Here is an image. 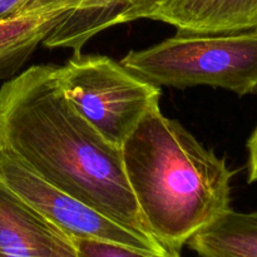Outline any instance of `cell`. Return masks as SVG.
<instances>
[{"mask_svg": "<svg viewBox=\"0 0 257 257\" xmlns=\"http://www.w3.org/2000/svg\"><path fill=\"white\" fill-rule=\"evenodd\" d=\"M55 74L54 64L32 65L0 87V150L109 220L153 237L125 177L122 150L74 109Z\"/></svg>", "mask_w": 257, "mask_h": 257, "instance_id": "cell-1", "label": "cell"}, {"mask_svg": "<svg viewBox=\"0 0 257 257\" xmlns=\"http://www.w3.org/2000/svg\"><path fill=\"white\" fill-rule=\"evenodd\" d=\"M123 167L151 235L170 251L231 208V170L178 120L148 110L123 142Z\"/></svg>", "mask_w": 257, "mask_h": 257, "instance_id": "cell-2", "label": "cell"}, {"mask_svg": "<svg viewBox=\"0 0 257 257\" xmlns=\"http://www.w3.org/2000/svg\"><path fill=\"white\" fill-rule=\"evenodd\" d=\"M120 64L156 85H210L240 97L257 93V30L230 34H181L142 50Z\"/></svg>", "mask_w": 257, "mask_h": 257, "instance_id": "cell-3", "label": "cell"}, {"mask_svg": "<svg viewBox=\"0 0 257 257\" xmlns=\"http://www.w3.org/2000/svg\"><path fill=\"white\" fill-rule=\"evenodd\" d=\"M57 83L74 109L117 147L162 94L156 85L128 70L107 55L75 52L57 65Z\"/></svg>", "mask_w": 257, "mask_h": 257, "instance_id": "cell-4", "label": "cell"}, {"mask_svg": "<svg viewBox=\"0 0 257 257\" xmlns=\"http://www.w3.org/2000/svg\"><path fill=\"white\" fill-rule=\"evenodd\" d=\"M0 182L73 241L80 238L105 241L152 253L170 251L156 238L123 227L82 201L54 187L3 150H0Z\"/></svg>", "mask_w": 257, "mask_h": 257, "instance_id": "cell-5", "label": "cell"}, {"mask_svg": "<svg viewBox=\"0 0 257 257\" xmlns=\"http://www.w3.org/2000/svg\"><path fill=\"white\" fill-rule=\"evenodd\" d=\"M0 257H78L75 242L0 182Z\"/></svg>", "mask_w": 257, "mask_h": 257, "instance_id": "cell-6", "label": "cell"}, {"mask_svg": "<svg viewBox=\"0 0 257 257\" xmlns=\"http://www.w3.org/2000/svg\"><path fill=\"white\" fill-rule=\"evenodd\" d=\"M147 19L181 34H230L257 30V0H160Z\"/></svg>", "mask_w": 257, "mask_h": 257, "instance_id": "cell-7", "label": "cell"}, {"mask_svg": "<svg viewBox=\"0 0 257 257\" xmlns=\"http://www.w3.org/2000/svg\"><path fill=\"white\" fill-rule=\"evenodd\" d=\"M160 0H82L69 10L64 19L52 30L43 44L48 48L69 47L74 52L97 33L130 23L147 19Z\"/></svg>", "mask_w": 257, "mask_h": 257, "instance_id": "cell-8", "label": "cell"}, {"mask_svg": "<svg viewBox=\"0 0 257 257\" xmlns=\"http://www.w3.org/2000/svg\"><path fill=\"white\" fill-rule=\"evenodd\" d=\"M69 10L18 13L0 20V80L18 74Z\"/></svg>", "mask_w": 257, "mask_h": 257, "instance_id": "cell-9", "label": "cell"}, {"mask_svg": "<svg viewBox=\"0 0 257 257\" xmlns=\"http://www.w3.org/2000/svg\"><path fill=\"white\" fill-rule=\"evenodd\" d=\"M200 257H257V208H232L201 228L187 242Z\"/></svg>", "mask_w": 257, "mask_h": 257, "instance_id": "cell-10", "label": "cell"}, {"mask_svg": "<svg viewBox=\"0 0 257 257\" xmlns=\"http://www.w3.org/2000/svg\"><path fill=\"white\" fill-rule=\"evenodd\" d=\"M74 242L77 246L78 257H181L180 251L152 253L127 247V246L117 245V243L98 240H87V238L74 240Z\"/></svg>", "mask_w": 257, "mask_h": 257, "instance_id": "cell-11", "label": "cell"}, {"mask_svg": "<svg viewBox=\"0 0 257 257\" xmlns=\"http://www.w3.org/2000/svg\"><path fill=\"white\" fill-rule=\"evenodd\" d=\"M247 182L255 183L257 182V125L251 133L250 138H248L247 143Z\"/></svg>", "mask_w": 257, "mask_h": 257, "instance_id": "cell-12", "label": "cell"}, {"mask_svg": "<svg viewBox=\"0 0 257 257\" xmlns=\"http://www.w3.org/2000/svg\"><path fill=\"white\" fill-rule=\"evenodd\" d=\"M32 0H0V20L18 14Z\"/></svg>", "mask_w": 257, "mask_h": 257, "instance_id": "cell-13", "label": "cell"}]
</instances>
